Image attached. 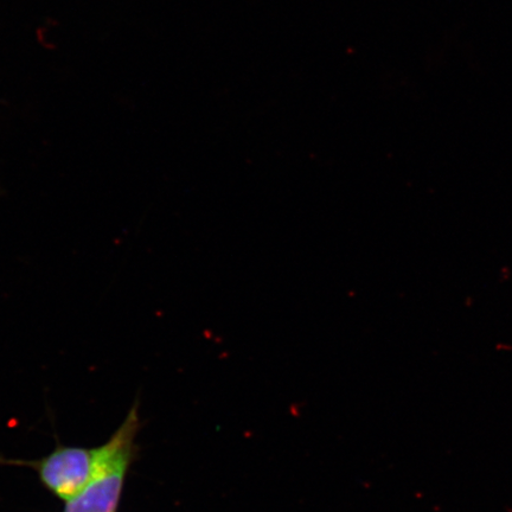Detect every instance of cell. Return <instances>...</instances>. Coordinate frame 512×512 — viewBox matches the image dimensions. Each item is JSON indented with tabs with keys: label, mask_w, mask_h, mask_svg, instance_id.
<instances>
[{
	"label": "cell",
	"mask_w": 512,
	"mask_h": 512,
	"mask_svg": "<svg viewBox=\"0 0 512 512\" xmlns=\"http://www.w3.org/2000/svg\"><path fill=\"white\" fill-rule=\"evenodd\" d=\"M136 409L108 443L94 450L92 476L79 496L67 502L66 512H115L138 431Z\"/></svg>",
	"instance_id": "cell-1"
},
{
	"label": "cell",
	"mask_w": 512,
	"mask_h": 512,
	"mask_svg": "<svg viewBox=\"0 0 512 512\" xmlns=\"http://www.w3.org/2000/svg\"><path fill=\"white\" fill-rule=\"evenodd\" d=\"M94 450L59 447L38 463V475L47 489L64 501H72L92 476Z\"/></svg>",
	"instance_id": "cell-2"
}]
</instances>
